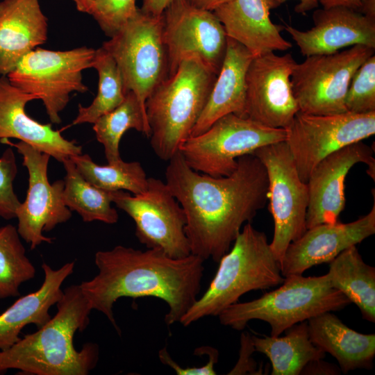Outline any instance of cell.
<instances>
[{
  "instance_id": "6da1fadb",
  "label": "cell",
  "mask_w": 375,
  "mask_h": 375,
  "mask_svg": "<svg viewBox=\"0 0 375 375\" xmlns=\"http://www.w3.org/2000/svg\"><path fill=\"white\" fill-rule=\"evenodd\" d=\"M237 161L234 172L221 177L194 171L179 151L168 161L165 183L184 210L191 253L203 260L218 262L269 199L262 162L253 154Z\"/></svg>"
},
{
  "instance_id": "7a4b0ae2",
  "label": "cell",
  "mask_w": 375,
  "mask_h": 375,
  "mask_svg": "<svg viewBox=\"0 0 375 375\" xmlns=\"http://www.w3.org/2000/svg\"><path fill=\"white\" fill-rule=\"evenodd\" d=\"M204 261L192 253L174 258L158 249L117 245L95 253L98 274L79 286L90 308L103 313L118 333L113 306L122 297L163 301L169 308L165 322L171 326L179 322L197 300Z\"/></svg>"
},
{
  "instance_id": "3957f363",
  "label": "cell",
  "mask_w": 375,
  "mask_h": 375,
  "mask_svg": "<svg viewBox=\"0 0 375 375\" xmlns=\"http://www.w3.org/2000/svg\"><path fill=\"white\" fill-rule=\"evenodd\" d=\"M56 306V313L44 325L0 350V373L15 369L33 375H87L96 367L98 345L87 343L77 350L74 344L92 311L79 285L65 289Z\"/></svg>"
},
{
  "instance_id": "277c9868",
  "label": "cell",
  "mask_w": 375,
  "mask_h": 375,
  "mask_svg": "<svg viewBox=\"0 0 375 375\" xmlns=\"http://www.w3.org/2000/svg\"><path fill=\"white\" fill-rule=\"evenodd\" d=\"M217 74L197 56L182 60L145 103L152 150L168 162L201 115Z\"/></svg>"
},
{
  "instance_id": "5b68a950",
  "label": "cell",
  "mask_w": 375,
  "mask_h": 375,
  "mask_svg": "<svg viewBox=\"0 0 375 375\" xmlns=\"http://www.w3.org/2000/svg\"><path fill=\"white\" fill-rule=\"evenodd\" d=\"M218 262L206 292L181 317L179 323L183 326L207 317H217L245 293L269 289L285 280L267 236L251 223L243 226L232 247Z\"/></svg>"
},
{
  "instance_id": "8992f818",
  "label": "cell",
  "mask_w": 375,
  "mask_h": 375,
  "mask_svg": "<svg viewBox=\"0 0 375 375\" xmlns=\"http://www.w3.org/2000/svg\"><path fill=\"white\" fill-rule=\"evenodd\" d=\"M281 285L258 299L228 306L217 316L219 322L242 331L249 321L262 320L269 324L271 336L276 337L296 324L326 312L340 310L351 303L330 285L326 274L291 275Z\"/></svg>"
},
{
  "instance_id": "52a82bcc",
  "label": "cell",
  "mask_w": 375,
  "mask_h": 375,
  "mask_svg": "<svg viewBox=\"0 0 375 375\" xmlns=\"http://www.w3.org/2000/svg\"><path fill=\"white\" fill-rule=\"evenodd\" d=\"M102 47L116 62L126 92H133L145 107L147 98L169 74L162 15L154 17L138 8Z\"/></svg>"
},
{
  "instance_id": "ba28073f",
  "label": "cell",
  "mask_w": 375,
  "mask_h": 375,
  "mask_svg": "<svg viewBox=\"0 0 375 375\" xmlns=\"http://www.w3.org/2000/svg\"><path fill=\"white\" fill-rule=\"evenodd\" d=\"M96 49L81 47L53 51L39 47L27 53L6 76L21 90L38 96L53 124L61 122L60 112L74 92L84 93L83 72L92 67Z\"/></svg>"
},
{
  "instance_id": "9c48e42d",
  "label": "cell",
  "mask_w": 375,
  "mask_h": 375,
  "mask_svg": "<svg viewBox=\"0 0 375 375\" xmlns=\"http://www.w3.org/2000/svg\"><path fill=\"white\" fill-rule=\"evenodd\" d=\"M283 128L264 126L233 113L217 119L206 131L189 137L179 152L194 171L214 177L227 176L238 158L263 146L285 140Z\"/></svg>"
},
{
  "instance_id": "30bf717a",
  "label": "cell",
  "mask_w": 375,
  "mask_h": 375,
  "mask_svg": "<svg viewBox=\"0 0 375 375\" xmlns=\"http://www.w3.org/2000/svg\"><path fill=\"white\" fill-rule=\"evenodd\" d=\"M374 54V49L354 45L330 54L314 55L295 65L291 75L300 112L312 115L347 112L345 97L358 67Z\"/></svg>"
},
{
  "instance_id": "8fae6325",
  "label": "cell",
  "mask_w": 375,
  "mask_h": 375,
  "mask_svg": "<svg viewBox=\"0 0 375 375\" xmlns=\"http://www.w3.org/2000/svg\"><path fill=\"white\" fill-rule=\"evenodd\" d=\"M111 194L112 203L133 220L135 236L147 249H160L174 258L191 254L184 210L165 182L148 177L147 189L140 194Z\"/></svg>"
},
{
  "instance_id": "7c38bea8",
  "label": "cell",
  "mask_w": 375,
  "mask_h": 375,
  "mask_svg": "<svg viewBox=\"0 0 375 375\" xmlns=\"http://www.w3.org/2000/svg\"><path fill=\"white\" fill-rule=\"evenodd\" d=\"M251 154L264 165L269 182V210L274 231L270 244L280 262L288 245L307 230V183L301 181L285 141L263 146Z\"/></svg>"
},
{
  "instance_id": "4fadbf2b",
  "label": "cell",
  "mask_w": 375,
  "mask_h": 375,
  "mask_svg": "<svg viewBox=\"0 0 375 375\" xmlns=\"http://www.w3.org/2000/svg\"><path fill=\"white\" fill-rule=\"evenodd\" d=\"M285 143L302 181L334 151L375 133V111L312 115L299 111L286 128Z\"/></svg>"
},
{
  "instance_id": "5bb4252c",
  "label": "cell",
  "mask_w": 375,
  "mask_h": 375,
  "mask_svg": "<svg viewBox=\"0 0 375 375\" xmlns=\"http://www.w3.org/2000/svg\"><path fill=\"white\" fill-rule=\"evenodd\" d=\"M162 37L168 76L184 59L197 56L217 74L227 46L224 26L213 11L196 8L186 0H172L162 13Z\"/></svg>"
},
{
  "instance_id": "9a60e30c",
  "label": "cell",
  "mask_w": 375,
  "mask_h": 375,
  "mask_svg": "<svg viewBox=\"0 0 375 375\" xmlns=\"http://www.w3.org/2000/svg\"><path fill=\"white\" fill-rule=\"evenodd\" d=\"M0 142L17 149L23 157V165L28 173L26 197L16 212L19 235L31 249L42 242L50 244L53 239L45 236L43 232L53 229L72 217V211L62 199L64 181L49 182L48 165L51 156L49 154L23 142L13 143L9 139H2Z\"/></svg>"
},
{
  "instance_id": "2e32d148",
  "label": "cell",
  "mask_w": 375,
  "mask_h": 375,
  "mask_svg": "<svg viewBox=\"0 0 375 375\" xmlns=\"http://www.w3.org/2000/svg\"><path fill=\"white\" fill-rule=\"evenodd\" d=\"M296 64L291 53L253 58L246 74V117L271 128L290 125L299 111L291 83Z\"/></svg>"
},
{
  "instance_id": "e0dca14e",
  "label": "cell",
  "mask_w": 375,
  "mask_h": 375,
  "mask_svg": "<svg viewBox=\"0 0 375 375\" xmlns=\"http://www.w3.org/2000/svg\"><path fill=\"white\" fill-rule=\"evenodd\" d=\"M374 152L372 148L359 141L334 151L316 165L307 182L309 192L307 229L338 220L345 206V178L356 164H367V173L374 179Z\"/></svg>"
},
{
  "instance_id": "ac0fdd59",
  "label": "cell",
  "mask_w": 375,
  "mask_h": 375,
  "mask_svg": "<svg viewBox=\"0 0 375 375\" xmlns=\"http://www.w3.org/2000/svg\"><path fill=\"white\" fill-rule=\"evenodd\" d=\"M375 233V201L365 216L349 223H324L306 231L287 247L281 261L284 278L301 275L308 269L330 262L345 249Z\"/></svg>"
},
{
  "instance_id": "d6986e66",
  "label": "cell",
  "mask_w": 375,
  "mask_h": 375,
  "mask_svg": "<svg viewBox=\"0 0 375 375\" xmlns=\"http://www.w3.org/2000/svg\"><path fill=\"white\" fill-rule=\"evenodd\" d=\"M312 19L314 26L310 30L284 26L306 57L330 54L358 44L375 49V17L335 6L316 10Z\"/></svg>"
},
{
  "instance_id": "ffe728a7",
  "label": "cell",
  "mask_w": 375,
  "mask_h": 375,
  "mask_svg": "<svg viewBox=\"0 0 375 375\" xmlns=\"http://www.w3.org/2000/svg\"><path fill=\"white\" fill-rule=\"evenodd\" d=\"M39 99L10 83L6 76H0V140L17 139L49 154L62 162L82 153L75 141L65 139L51 125L41 124L26 112L28 102Z\"/></svg>"
},
{
  "instance_id": "44dd1931",
  "label": "cell",
  "mask_w": 375,
  "mask_h": 375,
  "mask_svg": "<svg viewBox=\"0 0 375 375\" xmlns=\"http://www.w3.org/2000/svg\"><path fill=\"white\" fill-rule=\"evenodd\" d=\"M277 7L275 0H231L213 12L224 26L226 35L256 57L287 51L292 47L281 34L284 26L270 19V10Z\"/></svg>"
},
{
  "instance_id": "7402d4cb",
  "label": "cell",
  "mask_w": 375,
  "mask_h": 375,
  "mask_svg": "<svg viewBox=\"0 0 375 375\" xmlns=\"http://www.w3.org/2000/svg\"><path fill=\"white\" fill-rule=\"evenodd\" d=\"M48 19L39 0L0 1V76H7L27 53L43 44Z\"/></svg>"
},
{
  "instance_id": "603a6c76",
  "label": "cell",
  "mask_w": 375,
  "mask_h": 375,
  "mask_svg": "<svg viewBox=\"0 0 375 375\" xmlns=\"http://www.w3.org/2000/svg\"><path fill=\"white\" fill-rule=\"evenodd\" d=\"M253 58L242 44L227 36L222 67L190 137L203 133L217 119L227 114L245 117L246 74Z\"/></svg>"
},
{
  "instance_id": "cb8c5ba5",
  "label": "cell",
  "mask_w": 375,
  "mask_h": 375,
  "mask_svg": "<svg viewBox=\"0 0 375 375\" xmlns=\"http://www.w3.org/2000/svg\"><path fill=\"white\" fill-rule=\"evenodd\" d=\"M74 267V261L57 269L45 262L42 265L44 278L40 288L20 297L0 314V350L17 342L26 325L34 324L38 328L51 318L49 310L62 297V284L73 273Z\"/></svg>"
},
{
  "instance_id": "d4e9b609",
  "label": "cell",
  "mask_w": 375,
  "mask_h": 375,
  "mask_svg": "<svg viewBox=\"0 0 375 375\" xmlns=\"http://www.w3.org/2000/svg\"><path fill=\"white\" fill-rule=\"evenodd\" d=\"M307 322L311 342L334 357L343 373L373 367L375 334L355 331L331 312L319 314Z\"/></svg>"
},
{
  "instance_id": "484cf974",
  "label": "cell",
  "mask_w": 375,
  "mask_h": 375,
  "mask_svg": "<svg viewBox=\"0 0 375 375\" xmlns=\"http://www.w3.org/2000/svg\"><path fill=\"white\" fill-rule=\"evenodd\" d=\"M285 332L283 337L251 335L256 351L265 354L271 362L272 375L301 374L308 363L325 358L326 353L310 340L307 321Z\"/></svg>"
},
{
  "instance_id": "4316f807",
  "label": "cell",
  "mask_w": 375,
  "mask_h": 375,
  "mask_svg": "<svg viewBox=\"0 0 375 375\" xmlns=\"http://www.w3.org/2000/svg\"><path fill=\"white\" fill-rule=\"evenodd\" d=\"M326 274L330 285L358 307L363 319L375 322V268L364 262L356 246L332 260Z\"/></svg>"
},
{
  "instance_id": "83f0119b",
  "label": "cell",
  "mask_w": 375,
  "mask_h": 375,
  "mask_svg": "<svg viewBox=\"0 0 375 375\" xmlns=\"http://www.w3.org/2000/svg\"><path fill=\"white\" fill-rule=\"evenodd\" d=\"M62 163L66 172L62 191L65 205L71 211H76L83 222L117 223L119 216L111 206L112 191L100 189L85 180L71 158Z\"/></svg>"
},
{
  "instance_id": "f1b7e54d",
  "label": "cell",
  "mask_w": 375,
  "mask_h": 375,
  "mask_svg": "<svg viewBox=\"0 0 375 375\" xmlns=\"http://www.w3.org/2000/svg\"><path fill=\"white\" fill-rule=\"evenodd\" d=\"M133 128L149 138L151 135L146 108L131 91L124 101L114 110L99 117L93 123L97 140L104 148L108 163L122 159L119 143L123 135Z\"/></svg>"
},
{
  "instance_id": "f546056e",
  "label": "cell",
  "mask_w": 375,
  "mask_h": 375,
  "mask_svg": "<svg viewBox=\"0 0 375 375\" xmlns=\"http://www.w3.org/2000/svg\"><path fill=\"white\" fill-rule=\"evenodd\" d=\"M70 158L83 177L100 189L124 190L133 194H140L147 189L148 177L138 161L125 162L121 159L114 163L100 165L88 154L81 153Z\"/></svg>"
},
{
  "instance_id": "4dcf8cb0",
  "label": "cell",
  "mask_w": 375,
  "mask_h": 375,
  "mask_svg": "<svg viewBox=\"0 0 375 375\" xmlns=\"http://www.w3.org/2000/svg\"><path fill=\"white\" fill-rule=\"evenodd\" d=\"M92 68L97 70L99 76L97 94L88 106L78 105L73 125L93 124L99 117L119 106L127 93L116 62L102 47L95 51Z\"/></svg>"
},
{
  "instance_id": "1f68e13d",
  "label": "cell",
  "mask_w": 375,
  "mask_h": 375,
  "mask_svg": "<svg viewBox=\"0 0 375 375\" xmlns=\"http://www.w3.org/2000/svg\"><path fill=\"white\" fill-rule=\"evenodd\" d=\"M35 272L17 227H0V299L19 295L21 285L33 279Z\"/></svg>"
},
{
  "instance_id": "d6a6232c",
  "label": "cell",
  "mask_w": 375,
  "mask_h": 375,
  "mask_svg": "<svg viewBox=\"0 0 375 375\" xmlns=\"http://www.w3.org/2000/svg\"><path fill=\"white\" fill-rule=\"evenodd\" d=\"M347 112L375 111V56L367 58L354 73L345 97Z\"/></svg>"
},
{
  "instance_id": "836d02e7",
  "label": "cell",
  "mask_w": 375,
  "mask_h": 375,
  "mask_svg": "<svg viewBox=\"0 0 375 375\" xmlns=\"http://www.w3.org/2000/svg\"><path fill=\"white\" fill-rule=\"evenodd\" d=\"M135 0H94L90 15L108 37L114 35L137 12Z\"/></svg>"
},
{
  "instance_id": "e575fe53",
  "label": "cell",
  "mask_w": 375,
  "mask_h": 375,
  "mask_svg": "<svg viewBox=\"0 0 375 375\" xmlns=\"http://www.w3.org/2000/svg\"><path fill=\"white\" fill-rule=\"evenodd\" d=\"M17 174L15 155L9 147L0 156V217L5 219L15 218L21 204L13 188Z\"/></svg>"
},
{
  "instance_id": "d590c367",
  "label": "cell",
  "mask_w": 375,
  "mask_h": 375,
  "mask_svg": "<svg viewBox=\"0 0 375 375\" xmlns=\"http://www.w3.org/2000/svg\"><path fill=\"white\" fill-rule=\"evenodd\" d=\"M198 354L206 353L208 355V361L201 367H183L179 365L170 356L166 347L158 351V358L160 362L172 368L178 375H215L217 372L215 365L218 361V351L211 347H201L196 349Z\"/></svg>"
},
{
  "instance_id": "8d00e7d4",
  "label": "cell",
  "mask_w": 375,
  "mask_h": 375,
  "mask_svg": "<svg viewBox=\"0 0 375 375\" xmlns=\"http://www.w3.org/2000/svg\"><path fill=\"white\" fill-rule=\"evenodd\" d=\"M256 351L253 343L251 335L245 332L241 334L240 349L239 359L228 374H258L262 373L260 369L258 367L255 360L251 358V354Z\"/></svg>"
},
{
  "instance_id": "74e56055",
  "label": "cell",
  "mask_w": 375,
  "mask_h": 375,
  "mask_svg": "<svg viewBox=\"0 0 375 375\" xmlns=\"http://www.w3.org/2000/svg\"><path fill=\"white\" fill-rule=\"evenodd\" d=\"M338 369L322 359L313 360L308 363L303 369L301 374H338Z\"/></svg>"
},
{
  "instance_id": "f35d334b",
  "label": "cell",
  "mask_w": 375,
  "mask_h": 375,
  "mask_svg": "<svg viewBox=\"0 0 375 375\" xmlns=\"http://www.w3.org/2000/svg\"><path fill=\"white\" fill-rule=\"evenodd\" d=\"M172 0H142V6L140 8L144 12L159 17L162 15L166 8Z\"/></svg>"
},
{
  "instance_id": "ab89813d",
  "label": "cell",
  "mask_w": 375,
  "mask_h": 375,
  "mask_svg": "<svg viewBox=\"0 0 375 375\" xmlns=\"http://www.w3.org/2000/svg\"><path fill=\"white\" fill-rule=\"evenodd\" d=\"M362 0H319L323 8H327L335 6H342L358 10Z\"/></svg>"
},
{
  "instance_id": "60d3db41",
  "label": "cell",
  "mask_w": 375,
  "mask_h": 375,
  "mask_svg": "<svg viewBox=\"0 0 375 375\" xmlns=\"http://www.w3.org/2000/svg\"><path fill=\"white\" fill-rule=\"evenodd\" d=\"M193 6L210 11H213L221 5L231 0H186Z\"/></svg>"
},
{
  "instance_id": "b9f144b4",
  "label": "cell",
  "mask_w": 375,
  "mask_h": 375,
  "mask_svg": "<svg viewBox=\"0 0 375 375\" xmlns=\"http://www.w3.org/2000/svg\"><path fill=\"white\" fill-rule=\"evenodd\" d=\"M288 0H275L278 7ZM300 2L294 7L297 13L303 14L319 6V0H299Z\"/></svg>"
},
{
  "instance_id": "7bdbcfd3",
  "label": "cell",
  "mask_w": 375,
  "mask_h": 375,
  "mask_svg": "<svg viewBox=\"0 0 375 375\" xmlns=\"http://www.w3.org/2000/svg\"><path fill=\"white\" fill-rule=\"evenodd\" d=\"M358 11L363 15L375 17V0H362Z\"/></svg>"
},
{
  "instance_id": "ee69618b",
  "label": "cell",
  "mask_w": 375,
  "mask_h": 375,
  "mask_svg": "<svg viewBox=\"0 0 375 375\" xmlns=\"http://www.w3.org/2000/svg\"><path fill=\"white\" fill-rule=\"evenodd\" d=\"M77 10L90 14L94 0H72Z\"/></svg>"
}]
</instances>
